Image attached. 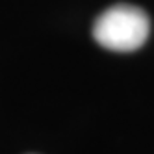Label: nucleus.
Wrapping results in <instances>:
<instances>
[{"label":"nucleus","mask_w":154,"mask_h":154,"mask_svg":"<svg viewBox=\"0 0 154 154\" xmlns=\"http://www.w3.org/2000/svg\"><path fill=\"white\" fill-rule=\"evenodd\" d=\"M150 34L149 15L141 8L117 4L97 17L93 37L100 47L113 52H134L145 45Z\"/></svg>","instance_id":"f257e3e1"}]
</instances>
